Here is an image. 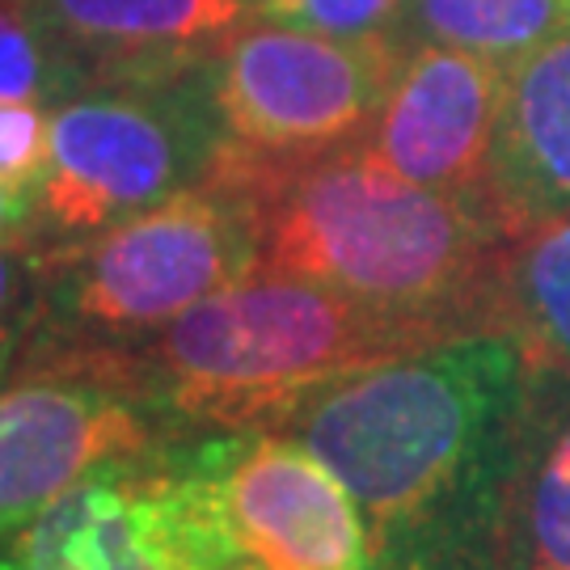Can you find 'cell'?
I'll use <instances>...</instances> for the list:
<instances>
[{"instance_id": "19", "label": "cell", "mask_w": 570, "mask_h": 570, "mask_svg": "<svg viewBox=\"0 0 570 570\" xmlns=\"http://www.w3.org/2000/svg\"><path fill=\"white\" fill-rule=\"evenodd\" d=\"M406 0H254V13L322 35H385Z\"/></svg>"}, {"instance_id": "18", "label": "cell", "mask_w": 570, "mask_h": 570, "mask_svg": "<svg viewBox=\"0 0 570 570\" xmlns=\"http://www.w3.org/2000/svg\"><path fill=\"white\" fill-rule=\"evenodd\" d=\"M51 165V106L0 102V186L39 195Z\"/></svg>"}, {"instance_id": "4", "label": "cell", "mask_w": 570, "mask_h": 570, "mask_svg": "<svg viewBox=\"0 0 570 570\" xmlns=\"http://www.w3.org/2000/svg\"><path fill=\"white\" fill-rule=\"evenodd\" d=\"M42 266L47 308L18 367L72 364L144 343L258 271V245L242 199L199 183L94 237L47 245Z\"/></svg>"}, {"instance_id": "3", "label": "cell", "mask_w": 570, "mask_h": 570, "mask_svg": "<svg viewBox=\"0 0 570 570\" xmlns=\"http://www.w3.org/2000/svg\"><path fill=\"white\" fill-rule=\"evenodd\" d=\"M444 338H456V330L381 313L258 266L144 343L39 367L102 376L131 393L165 431L258 435L292 419L322 389Z\"/></svg>"}, {"instance_id": "13", "label": "cell", "mask_w": 570, "mask_h": 570, "mask_svg": "<svg viewBox=\"0 0 570 570\" xmlns=\"http://www.w3.org/2000/svg\"><path fill=\"white\" fill-rule=\"evenodd\" d=\"M503 570H570V372L532 367L515 431Z\"/></svg>"}, {"instance_id": "11", "label": "cell", "mask_w": 570, "mask_h": 570, "mask_svg": "<svg viewBox=\"0 0 570 570\" xmlns=\"http://www.w3.org/2000/svg\"><path fill=\"white\" fill-rule=\"evenodd\" d=\"M85 85L165 77L212 60L254 0H21Z\"/></svg>"}, {"instance_id": "1", "label": "cell", "mask_w": 570, "mask_h": 570, "mask_svg": "<svg viewBox=\"0 0 570 570\" xmlns=\"http://www.w3.org/2000/svg\"><path fill=\"white\" fill-rule=\"evenodd\" d=\"M524 389L520 343L473 330L322 389L275 431L351 490L367 570H503Z\"/></svg>"}, {"instance_id": "14", "label": "cell", "mask_w": 570, "mask_h": 570, "mask_svg": "<svg viewBox=\"0 0 570 570\" xmlns=\"http://www.w3.org/2000/svg\"><path fill=\"white\" fill-rule=\"evenodd\" d=\"M487 330L515 338L532 367L570 372V212L529 225L503 245Z\"/></svg>"}, {"instance_id": "22", "label": "cell", "mask_w": 570, "mask_h": 570, "mask_svg": "<svg viewBox=\"0 0 570 570\" xmlns=\"http://www.w3.org/2000/svg\"><path fill=\"white\" fill-rule=\"evenodd\" d=\"M567 4H570V0H567Z\"/></svg>"}, {"instance_id": "8", "label": "cell", "mask_w": 570, "mask_h": 570, "mask_svg": "<svg viewBox=\"0 0 570 570\" xmlns=\"http://www.w3.org/2000/svg\"><path fill=\"white\" fill-rule=\"evenodd\" d=\"M165 428L89 372L18 367L0 381V546L94 469L161 452Z\"/></svg>"}, {"instance_id": "16", "label": "cell", "mask_w": 570, "mask_h": 570, "mask_svg": "<svg viewBox=\"0 0 570 570\" xmlns=\"http://www.w3.org/2000/svg\"><path fill=\"white\" fill-rule=\"evenodd\" d=\"M85 89L81 72L21 0H0V102L56 106Z\"/></svg>"}, {"instance_id": "5", "label": "cell", "mask_w": 570, "mask_h": 570, "mask_svg": "<svg viewBox=\"0 0 570 570\" xmlns=\"http://www.w3.org/2000/svg\"><path fill=\"white\" fill-rule=\"evenodd\" d=\"M212 60L77 89L51 110V165L39 195V245H68L207 183L220 157Z\"/></svg>"}, {"instance_id": "12", "label": "cell", "mask_w": 570, "mask_h": 570, "mask_svg": "<svg viewBox=\"0 0 570 570\" xmlns=\"http://www.w3.org/2000/svg\"><path fill=\"white\" fill-rule=\"evenodd\" d=\"M487 199L511 237L570 212V30L508 63Z\"/></svg>"}, {"instance_id": "2", "label": "cell", "mask_w": 570, "mask_h": 570, "mask_svg": "<svg viewBox=\"0 0 570 570\" xmlns=\"http://www.w3.org/2000/svg\"><path fill=\"white\" fill-rule=\"evenodd\" d=\"M207 183L242 199L266 271L456 334L487 330L494 266L511 242L487 199L410 183L367 144L308 161H254L220 144Z\"/></svg>"}, {"instance_id": "15", "label": "cell", "mask_w": 570, "mask_h": 570, "mask_svg": "<svg viewBox=\"0 0 570 570\" xmlns=\"http://www.w3.org/2000/svg\"><path fill=\"white\" fill-rule=\"evenodd\" d=\"M428 42L515 63L570 30L567 0H410Z\"/></svg>"}, {"instance_id": "17", "label": "cell", "mask_w": 570, "mask_h": 570, "mask_svg": "<svg viewBox=\"0 0 570 570\" xmlns=\"http://www.w3.org/2000/svg\"><path fill=\"white\" fill-rule=\"evenodd\" d=\"M47 308V266L39 245H0V381L13 372Z\"/></svg>"}, {"instance_id": "7", "label": "cell", "mask_w": 570, "mask_h": 570, "mask_svg": "<svg viewBox=\"0 0 570 570\" xmlns=\"http://www.w3.org/2000/svg\"><path fill=\"white\" fill-rule=\"evenodd\" d=\"M245 558L207 461L127 456L94 469L0 546V570H225Z\"/></svg>"}, {"instance_id": "10", "label": "cell", "mask_w": 570, "mask_h": 570, "mask_svg": "<svg viewBox=\"0 0 570 570\" xmlns=\"http://www.w3.org/2000/svg\"><path fill=\"white\" fill-rule=\"evenodd\" d=\"M220 494L245 558L266 570H367L351 490L284 431L220 449Z\"/></svg>"}, {"instance_id": "21", "label": "cell", "mask_w": 570, "mask_h": 570, "mask_svg": "<svg viewBox=\"0 0 570 570\" xmlns=\"http://www.w3.org/2000/svg\"><path fill=\"white\" fill-rule=\"evenodd\" d=\"M225 570H266V567H258L254 558H237V562H228Z\"/></svg>"}, {"instance_id": "20", "label": "cell", "mask_w": 570, "mask_h": 570, "mask_svg": "<svg viewBox=\"0 0 570 570\" xmlns=\"http://www.w3.org/2000/svg\"><path fill=\"white\" fill-rule=\"evenodd\" d=\"M0 245H39V204L0 186Z\"/></svg>"}, {"instance_id": "6", "label": "cell", "mask_w": 570, "mask_h": 570, "mask_svg": "<svg viewBox=\"0 0 570 570\" xmlns=\"http://www.w3.org/2000/svg\"><path fill=\"white\" fill-rule=\"evenodd\" d=\"M397 68L402 51L389 35L237 26L212 51L225 148L254 161H308L364 144Z\"/></svg>"}, {"instance_id": "9", "label": "cell", "mask_w": 570, "mask_h": 570, "mask_svg": "<svg viewBox=\"0 0 570 570\" xmlns=\"http://www.w3.org/2000/svg\"><path fill=\"white\" fill-rule=\"evenodd\" d=\"M508 63L423 42L402 56L367 153L402 178L461 199H487ZM490 204V199H487Z\"/></svg>"}]
</instances>
